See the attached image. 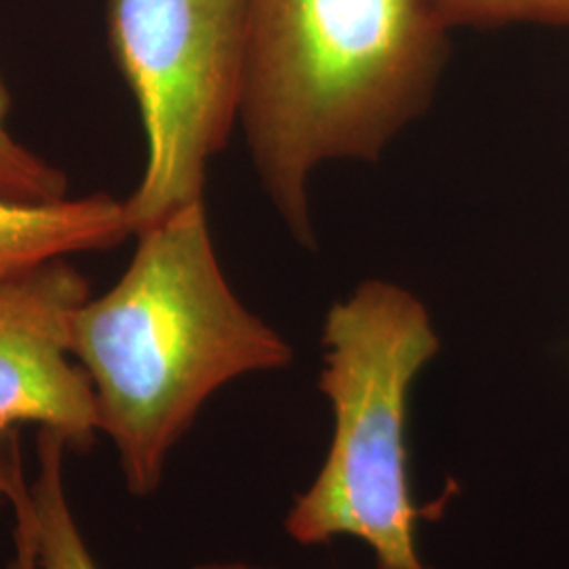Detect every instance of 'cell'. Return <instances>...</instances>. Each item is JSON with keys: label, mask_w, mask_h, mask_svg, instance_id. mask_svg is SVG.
Masks as SVG:
<instances>
[{"label": "cell", "mask_w": 569, "mask_h": 569, "mask_svg": "<svg viewBox=\"0 0 569 569\" xmlns=\"http://www.w3.org/2000/svg\"><path fill=\"white\" fill-rule=\"evenodd\" d=\"M192 569H264L253 568V566H244V563H204V566H197ZM380 569V568H378Z\"/></svg>", "instance_id": "cell-12"}, {"label": "cell", "mask_w": 569, "mask_h": 569, "mask_svg": "<svg viewBox=\"0 0 569 569\" xmlns=\"http://www.w3.org/2000/svg\"><path fill=\"white\" fill-rule=\"evenodd\" d=\"M89 298L87 279L66 260L0 281V439L39 425L68 448H91L98 401L72 352V319Z\"/></svg>", "instance_id": "cell-5"}, {"label": "cell", "mask_w": 569, "mask_h": 569, "mask_svg": "<svg viewBox=\"0 0 569 569\" xmlns=\"http://www.w3.org/2000/svg\"><path fill=\"white\" fill-rule=\"evenodd\" d=\"M7 496L16 510V557L9 563V569H42L39 561V542H37V529L30 512V493L28 481L23 475L21 465V451L18 446L16 432L9 437V465H7Z\"/></svg>", "instance_id": "cell-10"}, {"label": "cell", "mask_w": 569, "mask_h": 569, "mask_svg": "<svg viewBox=\"0 0 569 569\" xmlns=\"http://www.w3.org/2000/svg\"><path fill=\"white\" fill-rule=\"evenodd\" d=\"M9 110V91L0 77V194L21 201H60L70 197L66 173L11 133Z\"/></svg>", "instance_id": "cell-8"}, {"label": "cell", "mask_w": 569, "mask_h": 569, "mask_svg": "<svg viewBox=\"0 0 569 569\" xmlns=\"http://www.w3.org/2000/svg\"><path fill=\"white\" fill-rule=\"evenodd\" d=\"M136 237L119 283L74 312L72 352L91 378L127 488L148 496L218 388L283 369L293 352L226 281L203 201Z\"/></svg>", "instance_id": "cell-2"}, {"label": "cell", "mask_w": 569, "mask_h": 569, "mask_svg": "<svg viewBox=\"0 0 569 569\" xmlns=\"http://www.w3.org/2000/svg\"><path fill=\"white\" fill-rule=\"evenodd\" d=\"M108 32L146 133L142 180L124 201L140 234L203 201L207 164L241 117L247 0H108Z\"/></svg>", "instance_id": "cell-4"}, {"label": "cell", "mask_w": 569, "mask_h": 569, "mask_svg": "<svg viewBox=\"0 0 569 569\" xmlns=\"http://www.w3.org/2000/svg\"><path fill=\"white\" fill-rule=\"evenodd\" d=\"M11 435V432H9ZM9 435L0 439V507L9 502L7 496V465H9Z\"/></svg>", "instance_id": "cell-11"}, {"label": "cell", "mask_w": 569, "mask_h": 569, "mask_svg": "<svg viewBox=\"0 0 569 569\" xmlns=\"http://www.w3.org/2000/svg\"><path fill=\"white\" fill-rule=\"evenodd\" d=\"M448 28L536 21L568 26L569 0H428Z\"/></svg>", "instance_id": "cell-9"}, {"label": "cell", "mask_w": 569, "mask_h": 569, "mask_svg": "<svg viewBox=\"0 0 569 569\" xmlns=\"http://www.w3.org/2000/svg\"><path fill=\"white\" fill-rule=\"evenodd\" d=\"M319 388L333 437L312 486L289 510L287 533L306 547L350 536L380 569H430L416 528L430 515L409 481L407 411L416 376L439 352L427 306L399 284L367 281L331 306Z\"/></svg>", "instance_id": "cell-3"}, {"label": "cell", "mask_w": 569, "mask_h": 569, "mask_svg": "<svg viewBox=\"0 0 569 569\" xmlns=\"http://www.w3.org/2000/svg\"><path fill=\"white\" fill-rule=\"evenodd\" d=\"M66 448L68 443L61 435L41 428L37 443L39 470L32 486H28L39 561L42 569H100L68 505L63 486Z\"/></svg>", "instance_id": "cell-7"}, {"label": "cell", "mask_w": 569, "mask_h": 569, "mask_svg": "<svg viewBox=\"0 0 569 569\" xmlns=\"http://www.w3.org/2000/svg\"><path fill=\"white\" fill-rule=\"evenodd\" d=\"M448 26L428 0H247L241 119L270 199L312 244L308 180L373 161L425 112Z\"/></svg>", "instance_id": "cell-1"}, {"label": "cell", "mask_w": 569, "mask_h": 569, "mask_svg": "<svg viewBox=\"0 0 569 569\" xmlns=\"http://www.w3.org/2000/svg\"><path fill=\"white\" fill-rule=\"evenodd\" d=\"M129 234L124 201L106 192L60 201L0 194V281L72 253L114 247Z\"/></svg>", "instance_id": "cell-6"}]
</instances>
